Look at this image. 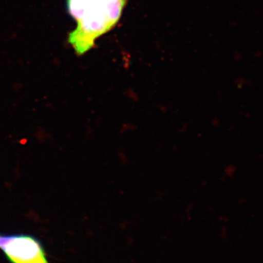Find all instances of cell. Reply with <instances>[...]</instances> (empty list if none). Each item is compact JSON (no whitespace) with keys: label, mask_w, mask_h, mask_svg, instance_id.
Instances as JSON below:
<instances>
[{"label":"cell","mask_w":263,"mask_h":263,"mask_svg":"<svg viewBox=\"0 0 263 263\" xmlns=\"http://www.w3.org/2000/svg\"><path fill=\"white\" fill-rule=\"evenodd\" d=\"M0 250L10 263H51L41 240L33 235L0 233Z\"/></svg>","instance_id":"2"},{"label":"cell","mask_w":263,"mask_h":263,"mask_svg":"<svg viewBox=\"0 0 263 263\" xmlns=\"http://www.w3.org/2000/svg\"><path fill=\"white\" fill-rule=\"evenodd\" d=\"M127 0H67V8L76 27L68 41L76 54L82 56L95 42L117 25Z\"/></svg>","instance_id":"1"}]
</instances>
